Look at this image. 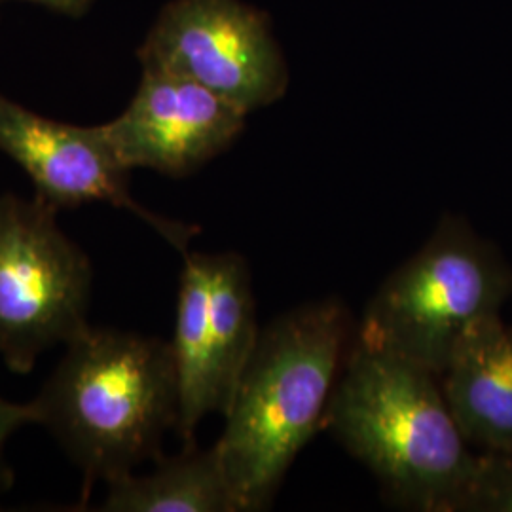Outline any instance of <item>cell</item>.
<instances>
[{
    "label": "cell",
    "instance_id": "8fae6325",
    "mask_svg": "<svg viewBox=\"0 0 512 512\" xmlns=\"http://www.w3.org/2000/svg\"><path fill=\"white\" fill-rule=\"evenodd\" d=\"M171 348L179 382L177 431L186 446H192L198 425L209 414H222L213 376L205 253H184Z\"/></svg>",
    "mask_w": 512,
    "mask_h": 512
},
{
    "label": "cell",
    "instance_id": "5b68a950",
    "mask_svg": "<svg viewBox=\"0 0 512 512\" xmlns=\"http://www.w3.org/2000/svg\"><path fill=\"white\" fill-rule=\"evenodd\" d=\"M55 215L38 196H0V359L16 374L92 327V262Z\"/></svg>",
    "mask_w": 512,
    "mask_h": 512
},
{
    "label": "cell",
    "instance_id": "3957f363",
    "mask_svg": "<svg viewBox=\"0 0 512 512\" xmlns=\"http://www.w3.org/2000/svg\"><path fill=\"white\" fill-rule=\"evenodd\" d=\"M37 425L52 433L84 476L82 503L97 482L129 475L179 421L171 342L114 329L84 330L67 344L33 399Z\"/></svg>",
    "mask_w": 512,
    "mask_h": 512
},
{
    "label": "cell",
    "instance_id": "30bf717a",
    "mask_svg": "<svg viewBox=\"0 0 512 512\" xmlns=\"http://www.w3.org/2000/svg\"><path fill=\"white\" fill-rule=\"evenodd\" d=\"M105 512H239L238 499L217 446H186L175 458L158 459L147 475L118 476L107 482Z\"/></svg>",
    "mask_w": 512,
    "mask_h": 512
},
{
    "label": "cell",
    "instance_id": "5bb4252c",
    "mask_svg": "<svg viewBox=\"0 0 512 512\" xmlns=\"http://www.w3.org/2000/svg\"><path fill=\"white\" fill-rule=\"evenodd\" d=\"M25 425H37V412L33 401L12 403L0 397V497L14 484V471L6 459V444Z\"/></svg>",
    "mask_w": 512,
    "mask_h": 512
},
{
    "label": "cell",
    "instance_id": "9c48e42d",
    "mask_svg": "<svg viewBox=\"0 0 512 512\" xmlns=\"http://www.w3.org/2000/svg\"><path fill=\"white\" fill-rule=\"evenodd\" d=\"M439 380L469 444L512 452V327L499 315L478 321L459 338Z\"/></svg>",
    "mask_w": 512,
    "mask_h": 512
},
{
    "label": "cell",
    "instance_id": "8992f818",
    "mask_svg": "<svg viewBox=\"0 0 512 512\" xmlns=\"http://www.w3.org/2000/svg\"><path fill=\"white\" fill-rule=\"evenodd\" d=\"M137 55L143 69L184 76L245 114L289 86L268 18L239 0L169 2Z\"/></svg>",
    "mask_w": 512,
    "mask_h": 512
},
{
    "label": "cell",
    "instance_id": "7a4b0ae2",
    "mask_svg": "<svg viewBox=\"0 0 512 512\" xmlns=\"http://www.w3.org/2000/svg\"><path fill=\"white\" fill-rule=\"evenodd\" d=\"M323 427L399 505L465 511L480 456L471 454L433 372L355 338Z\"/></svg>",
    "mask_w": 512,
    "mask_h": 512
},
{
    "label": "cell",
    "instance_id": "7c38bea8",
    "mask_svg": "<svg viewBox=\"0 0 512 512\" xmlns=\"http://www.w3.org/2000/svg\"><path fill=\"white\" fill-rule=\"evenodd\" d=\"M207 260L213 376L224 416L255 351L260 329L256 325L253 283L245 258L238 253H217L207 255Z\"/></svg>",
    "mask_w": 512,
    "mask_h": 512
},
{
    "label": "cell",
    "instance_id": "277c9868",
    "mask_svg": "<svg viewBox=\"0 0 512 512\" xmlns=\"http://www.w3.org/2000/svg\"><path fill=\"white\" fill-rule=\"evenodd\" d=\"M512 294V270L458 217L389 275L366 306L357 342L440 376L459 338L499 315Z\"/></svg>",
    "mask_w": 512,
    "mask_h": 512
},
{
    "label": "cell",
    "instance_id": "ba28073f",
    "mask_svg": "<svg viewBox=\"0 0 512 512\" xmlns=\"http://www.w3.org/2000/svg\"><path fill=\"white\" fill-rule=\"evenodd\" d=\"M245 112L200 84L143 69L128 109L101 124L120 164L183 177L230 147L245 126Z\"/></svg>",
    "mask_w": 512,
    "mask_h": 512
},
{
    "label": "cell",
    "instance_id": "6da1fadb",
    "mask_svg": "<svg viewBox=\"0 0 512 512\" xmlns=\"http://www.w3.org/2000/svg\"><path fill=\"white\" fill-rule=\"evenodd\" d=\"M355 332L338 298L298 306L260 330L215 444L239 512L272 505L294 459L323 427Z\"/></svg>",
    "mask_w": 512,
    "mask_h": 512
},
{
    "label": "cell",
    "instance_id": "9a60e30c",
    "mask_svg": "<svg viewBox=\"0 0 512 512\" xmlns=\"http://www.w3.org/2000/svg\"><path fill=\"white\" fill-rule=\"evenodd\" d=\"M27 2H37L42 6L54 8L57 12H65L69 16H80L90 6L92 0H27Z\"/></svg>",
    "mask_w": 512,
    "mask_h": 512
},
{
    "label": "cell",
    "instance_id": "4fadbf2b",
    "mask_svg": "<svg viewBox=\"0 0 512 512\" xmlns=\"http://www.w3.org/2000/svg\"><path fill=\"white\" fill-rule=\"evenodd\" d=\"M465 511L512 512V452H486Z\"/></svg>",
    "mask_w": 512,
    "mask_h": 512
},
{
    "label": "cell",
    "instance_id": "52a82bcc",
    "mask_svg": "<svg viewBox=\"0 0 512 512\" xmlns=\"http://www.w3.org/2000/svg\"><path fill=\"white\" fill-rule=\"evenodd\" d=\"M0 150L31 177L37 196L59 207L109 203L145 220L186 253L196 228L165 219L133 200L128 169L120 164L103 126H73L44 118L0 93Z\"/></svg>",
    "mask_w": 512,
    "mask_h": 512
}]
</instances>
